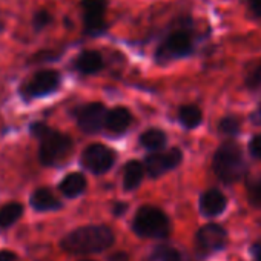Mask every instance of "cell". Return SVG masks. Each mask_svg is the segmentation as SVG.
Instances as JSON below:
<instances>
[{
	"instance_id": "cell-1",
	"label": "cell",
	"mask_w": 261,
	"mask_h": 261,
	"mask_svg": "<svg viewBox=\"0 0 261 261\" xmlns=\"http://www.w3.org/2000/svg\"><path fill=\"white\" fill-rule=\"evenodd\" d=\"M30 134L39 140V162L43 166H56L72 151L71 137L49 127L45 121H33Z\"/></svg>"
},
{
	"instance_id": "cell-2",
	"label": "cell",
	"mask_w": 261,
	"mask_h": 261,
	"mask_svg": "<svg viewBox=\"0 0 261 261\" xmlns=\"http://www.w3.org/2000/svg\"><path fill=\"white\" fill-rule=\"evenodd\" d=\"M114 243V233L106 226L79 227L60 241V247L74 255H86L106 250Z\"/></svg>"
},
{
	"instance_id": "cell-3",
	"label": "cell",
	"mask_w": 261,
	"mask_h": 261,
	"mask_svg": "<svg viewBox=\"0 0 261 261\" xmlns=\"http://www.w3.org/2000/svg\"><path fill=\"white\" fill-rule=\"evenodd\" d=\"M214 172L224 183L238 181L246 172V163L241 149L235 143H224L215 152Z\"/></svg>"
},
{
	"instance_id": "cell-4",
	"label": "cell",
	"mask_w": 261,
	"mask_h": 261,
	"mask_svg": "<svg viewBox=\"0 0 261 261\" xmlns=\"http://www.w3.org/2000/svg\"><path fill=\"white\" fill-rule=\"evenodd\" d=\"M134 230L140 237L163 238L169 233L171 224L168 217L157 207L143 206L134 217Z\"/></svg>"
},
{
	"instance_id": "cell-5",
	"label": "cell",
	"mask_w": 261,
	"mask_h": 261,
	"mask_svg": "<svg viewBox=\"0 0 261 261\" xmlns=\"http://www.w3.org/2000/svg\"><path fill=\"white\" fill-rule=\"evenodd\" d=\"M60 86V74L54 69H43L36 72L23 86L22 94L25 98H40L56 92Z\"/></svg>"
},
{
	"instance_id": "cell-6",
	"label": "cell",
	"mask_w": 261,
	"mask_h": 261,
	"mask_svg": "<svg viewBox=\"0 0 261 261\" xmlns=\"http://www.w3.org/2000/svg\"><path fill=\"white\" fill-rule=\"evenodd\" d=\"M115 162V154L105 145H91L82 154V165L92 174L108 172Z\"/></svg>"
},
{
	"instance_id": "cell-7",
	"label": "cell",
	"mask_w": 261,
	"mask_h": 261,
	"mask_svg": "<svg viewBox=\"0 0 261 261\" xmlns=\"http://www.w3.org/2000/svg\"><path fill=\"white\" fill-rule=\"evenodd\" d=\"M85 33L89 36H100L106 30L105 13L106 0H82Z\"/></svg>"
},
{
	"instance_id": "cell-8",
	"label": "cell",
	"mask_w": 261,
	"mask_h": 261,
	"mask_svg": "<svg viewBox=\"0 0 261 261\" xmlns=\"http://www.w3.org/2000/svg\"><path fill=\"white\" fill-rule=\"evenodd\" d=\"M106 115H108V111L105 109L101 103L85 105L75 112L79 127L83 133H88V134L98 133L101 126L106 123Z\"/></svg>"
},
{
	"instance_id": "cell-9",
	"label": "cell",
	"mask_w": 261,
	"mask_h": 261,
	"mask_svg": "<svg viewBox=\"0 0 261 261\" xmlns=\"http://www.w3.org/2000/svg\"><path fill=\"white\" fill-rule=\"evenodd\" d=\"M180 162H181V152H180V149L174 148V149H169V151L162 152V154L149 155L146 159V169H148L149 175L160 177L166 171L178 166Z\"/></svg>"
},
{
	"instance_id": "cell-10",
	"label": "cell",
	"mask_w": 261,
	"mask_h": 261,
	"mask_svg": "<svg viewBox=\"0 0 261 261\" xmlns=\"http://www.w3.org/2000/svg\"><path fill=\"white\" fill-rule=\"evenodd\" d=\"M192 51V40L186 33H174L171 34L165 43L162 45L159 56L162 59H177V57H185Z\"/></svg>"
},
{
	"instance_id": "cell-11",
	"label": "cell",
	"mask_w": 261,
	"mask_h": 261,
	"mask_svg": "<svg viewBox=\"0 0 261 261\" xmlns=\"http://www.w3.org/2000/svg\"><path fill=\"white\" fill-rule=\"evenodd\" d=\"M197 241L203 249L207 250H220L226 246L227 233L218 224H206L197 233Z\"/></svg>"
},
{
	"instance_id": "cell-12",
	"label": "cell",
	"mask_w": 261,
	"mask_h": 261,
	"mask_svg": "<svg viewBox=\"0 0 261 261\" xmlns=\"http://www.w3.org/2000/svg\"><path fill=\"white\" fill-rule=\"evenodd\" d=\"M30 204L37 212H49V211H57L62 207L60 200L48 188L36 189L30 197Z\"/></svg>"
},
{
	"instance_id": "cell-13",
	"label": "cell",
	"mask_w": 261,
	"mask_h": 261,
	"mask_svg": "<svg viewBox=\"0 0 261 261\" xmlns=\"http://www.w3.org/2000/svg\"><path fill=\"white\" fill-rule=\"evenodd\" d=\"M226 204H227L226 197L217 189H211V191L204 192L200 198V211L206 217H215V215L221 214L224 211Z\"/></svg>"
},
{
	"instance_id": "cell-14",
	"label": "cell",
	"mask_w": 261,
	"mask_h": 261,
	"mask_svg": "<svg viewBox=\"0 0 261 261\" xmlns=\"http://www.w3.org/2000/svg\"><path fill=\"white\" fill-rule=\"evenodd\" d=\"M130 112L126 108H114L112 111L108 112L106 115V123L105 126L114 134H121L129 127L130 124Z\"/></svg>"
},
{
	"instance_id": "cell-15",
	"label": "cell",
	"mask_w": 261,
	"mask_h": 261,
	"mask_svg": "<svg viewBox=\"0 0 261 261\" xmlns=\"http://www.w3.org/2000/svg\"><path fill=\"white\" fill-rule=\"evenodd\" d=\"M60 192L66 197V198H75L79 195H82L86 189V178L83 174L79 172H71L68 174L59 185Z\"/></svg>"
},
{
	"instance_id": "cell-16",
	"label": "cell",
	"mask_w": 261,
	"mask_h": 261,
	"mask_svg": "<svg viewBox=\"0 0 261 261\" xmlns=\"http://www.w3.org/2000/svg\"><path fill=\"white\" fill-rule=\"evenodd\" d=\"M103 68V57L97 51H83L75 60V69L82 74H95Z\"/></svg>"
},
{
	"instance_id": "cell-17",
	"label": "cell",
	"mask_w": 261,
	"mask_h": 261,
	"mask_svg": "<svg viewBox=\"0 0 261 261\" xmlns=\"http://www.w3.org/2000/svg\"><path fill=\"white\" fill-rule=\"evenodd\" d=\"M143 174H145V169L140 162L137 160L127 162V165L123 169V188L127 191L136 189L142 183Z\"/></svg>"
},
{
	"instance_id": "cell-18",
	"label": "cell",
	"mask_w": 261,
	"mask_h": 261,
	"mask_svg": "<svg viewBox=\"0 0 261 261\" xmlns=\"http://www.w3.org/2000/svg\"><path fill=\"white\" fill-rule=\"evenodd\" d=\"M23 215V204L17 201L7 203L0 207V227L8 229L16 224L17 220Z\"/></svg>"
},
{
	"instance_id": "cell-19",
	"label": "cell",
	"mask_w": 261,
	"mask_h": 261,
	"mask_svg": "<svg viewBox=\"0 0 261 261\" xmlns=\"http://www.w3.org/2000/svg\"><path fill=\"white\" fill-rule=\"evenodd\" d=\"M140 143L142 146H145L146 149H151V151H157V149H162L166 143V136L163 130L160 129H149L146 133L142 134L140 137Z\"/></svg>"
},
{
	"instance_id": "cell-20",
	"label": "cell",
	"mask_w": 261,
	"mask_h": 261,
	"mask_svg": "<svg viewBox=\"0 0 261 261\" xmlns=\"http://www.w3.org/2000/svg\"><path fill=\"white\" fill-rule=\"evenodd\" d=\"M178 118L181 121V124L185 127H197L200 123H201V111L197 108V106H192V105H188V106H181L180 108V112H178Z\"/></svg>"
},
{
	"instance_id": "cell-21",
	"label": "cell",
	"mask_w": 261,
	"mask_h": 261,
	"mask_svg": "<svg viewBox=\"0 0 261 261\" xmlns=\"http://www.w3.org/2000/svg\"><path fill=\"white\" fill-rule=\"evenodd\" d=\"M220 130L227 136H235L240 130V121L235 117H224L220 121Z\"/></svg>"
},
{
	"instance_id": "cell-22",
	"label": "cell",
	"mask_w": 261,
	"mask_h": 261,
	"mask_svg": "<svg viewBox=\"0 0 261 261\" xmlns=\"http://www.w3.org/2000/svg\"><path fill=\"white\" fill-rule=\"evenodd\" d=\"M155 258L159 261H181L180 253L175 249H171V247H160L155 252Z\"/></svg>"
},
{
	"instance_id": "cell-23",
	"label": "cell",
	"mask_w": 261,
	"mask_h": 261,
	"mask_svg": "<svg viewBox=\"0 0 261 261\" xmlns=\"http://www.w3.org/2000/svg\"><path fill=\"white\" fill-rule=\"evenodd\" d=\"M246 85L250 89H256L261 86V65H256L253 69L249 71V74L246 77Z\"/></svg>"
},
{
	"instance_id": "cell-24",
	"label": "cell",
	"mask_w": 261,
	"mask_h": 261,
	"mask_svg": "<svg viewBox=\"0 0 261 261\" xmlns=\"http://www.w3.org/2000/svg\"><path fill=\"white\" fill-rule=\"evenodd\" d=\"M249 200L255 206H261V178L256 180L249 189Z\"/></svg>"
},
{
	"instance_id": "cell-25",
	"label": "cell",
	"mask_w": 261,
	"mask_h": 261,
	"mask_svg": "<svg viewBox=\"0 0 261 261\" xmlns=\"http://www.w3.org/2000/svg\"><path fill=\"white\" fill-rule=\"evenodd\" d=\"M49 22H51V16H49V13L45 11V10L39 11V13L34 16V20H33V23H34V27H36L37 30L45 28Z\"/></svg>"
},
{
	"instance_id": "cell-26",
	"label": "cell",
	"mask_w": 261,
	"mask_h": 261,
	"mask_svg": "<svg viewBox=\"0 0 261 261\" xmlns=\"http://www.w3.org/2000/svg\"><path fill=\"white\" fill-rule=\"evenodd\" d=\"M250 152L253 157L261 159V136H255L250 142Z\"/></svg>"
},
{
	"instance_id": "cell-27",
	"label": "cell",
	"mask_w": 261,
	"mask_h": 261,
	"mask_svg": "<svg viewBox=\"0 0 261 261\" xmlns=\"http://www.w3.org/2000/svg\"><path fill=\"white\" fill-rule=\"evenodd\" d=\"M249 7L256 17H261V0H249Z\"/></svg>"
},
{
	"instance_id": "cell-28",
	"label": "cell",
	"mask_w": 261,
	"mask_h": 261,
	"mask_svg": "<svg viewBox=\"0 0 261 261\" xmlns=\"http://www.w3.org/2000/svg\"><path fill=\"white\" fill-rule=\"evenodd\" d=\"M17 255L13 250H0V261H16Z\"/></svg>"
},
{
	"instance_id": "cell-29",
	"label": "cell",
	"mask_w": 261,
	"mask_h": 261,
	"mask_svg": "<svg viewBox=\"0 0 261 261\" xmlns=\"http://www.w3.org/2000/svg\"><path fill=\"white\" fill-rule=\"evenodd\" d=\"M252 253L255 256V261H261V243H256L252 247Z\"/></svg>"
},
{
	"instance_id": "cell-30",
	"label": "cell",
	"mask_w": 261,
	"mask_h": 261,
	"mask_svg": "<svg viewBox=\"0 0 261 261\" xmlns=\"http://www.w3.org/2000/svg\"><path fill=\"white\" fill-rule=\"evenodd\" d=\"M109 261H129V258H127V255H126V253H123V252H118V253L112 255Z\"/></svg>"
},
{
	"instance_id": "cell-31",
	"label": "cell",
	"mask_w": 261,
	"mask_h": 261,
	"mask_svg": "<svg viewBox=\"0 0 261 261\" xmlns=\"http://www.w3.org/2000/svg\"><path fill=\"white\" fill-rule=\"evenodd\" d=\"M126 207H127V206H126L124 203H118V204H115V206H114V209H112V211H114V214L120 215L121 212H124V211H126Z\"/></svg>"
},
{
	"instance_id": "cell-32",
	"label": "cell",
	"mask_w": 261,
	"mask_h": 261,
	"mask_svg": "<svg viewBox=\"0 0 261 261\" xmlns=\"http://www.w3.org/2000/svg\"><path fill=\"white\" fill-rule=\"evenodd\" d=\"M259 115H261V111H259Z\"/></svg>"
}]
</instances>
